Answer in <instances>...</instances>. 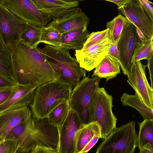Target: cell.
Returning <instances> with one entry per match:
<instances>
[{"mask_svg":"<svg viewBox=\"0 0 153 153\" xmlns=\"http://www.w3.org/2000/svg\"><path fill=\"white\" fill-rule=\"evenodd\" d=\"M11 57V72L16 84L37 87L59 79L37 47H31L21 40Z\"/></svg>","mask_w":153,"mask_h":153,"instance_id":"cell-1","label":"cell"},{"mask_svg":"<svg viewBox=\"0 0 153 153\" xmlns=\"http://www.w3.org/2000/svg\"><path fill=\"white\" fill-rule=\"evenodd\" d=\"M25 122V130L17 141L16 153H29L38 146L56 148L59 140L58 129L50 123L47 117L36 119L30 111Z\"/></svg>","mask_w":153,"mask_h":153,"instance_id":"cell-2","label":"cell"},{"mask_svg":"<svg viewBox=\"0 0 153 153\" xmlns=\"http://www.w3.org/2000/svg\"><path fill=\"white\" fill-rule=\"evenodd\" d=\"M73 87L54 80L37 87L30 105L32 116L36 119L47 117L59 104L69 101Z\"/></svg>","mask_w":153,"mask_h":153,"instance_id":"cell-3","label":"cell"},{"mask_svg":"<svg viewBox=\"0 0 153 153\" xmlns=\"http://www.w3.org/2000/svg\"><path fill=\"white\" fill-rule=\"evenodd\" d=\"M39 49L59 77V82L73 87L86 77V71L80 67L69 50L47 45Z\"/></svg>","mask_w":153,"mask_h":153,"instance_id":"cell-4","label":"cell"},{"mask_svg":"<svg viewBox=\"0 0 153 153\" xmlns=\"http://www.w3.org/2000/svg\"><path fill=\"white\" fill-rule=\"evenodd\" d=\"M112 96L104 88L99 87L88 107L91 122L96 121L99 125L103 140L116 127L117 119L112 112Z\"/></svg>","mask_w":153,"mask_h":153,"instance_id":"cell-5","label":"cell"},{"mask_svg":"<svg viewBox=\"0 0 153 153\" xmlns=\"http://www.w3.org/2000/svg\"><path fill=\"white\" fill-rule=\"evenodd\" d=\"M137 134L135 122L114 128L98 147L96 153H134Z\"/></svg>","mask_w":153,"mask_h":153,"instance_id":"cell-6","label":"cell"},{"mask_svg":"<svg viewBox=\"0 0 153 153\" xmlns=\"http://www.w3.org/2000/svg\"><path fill=\"white\" fill-rule=\"evenodd\" d=\"M100 79L86 76L74 86L69 101L70 108L76 112L84 125L91 122L88 108L99 88Z\"/></svg>","mask_w":153,"mask_h":153,"instance_id":"cell-7","label":"cell"},{"mask_svg":"<svg viewBox=\"0 0 153 153\" xmlns=\"http://www.w3.org/2000/svg\"><path fill=\"white\" fill-rule=\"evenodd\" d=\"M27 25V23L13 15L3 4L0 6V38L10 56Z\"/></svg>","mask_w":153,"mask_h":153,"instance_id":"cell-8","label":"cell"},{"mask_svg":"<svg viewBox=\"0 0 153 153\" xmlns=\"http://www.w3.org/2000/svg\"><path fill=\"white\" fill-rule=\"evenodd\" d=\"M141 41L136 26L126 18L117 47L120 67L126 76L130 73L132 67L131 59L134 51Z\"/></svg>","mask_w":153,"mask_h":153,"instance_id":"cell-9","label":"cell"},{"mask_svg":"<svg viewBox=\"0 0 153 153\" xmlns=\"http://www.w3.org/2000/svg\"><path fill=\"white\" fill-rule=\"evenodd\" d=\"M84 125L77 113L70 109L63 124L57 127L59 135L56 148L57 153H75L77 134Z\"/></svg>","mask_w":153,"mask_h":153,"instance_id":"cell-10","label":"cell"},{"mask_svg":"<svg viewBox=\"0 0 153 153\" xmlns=\"http://www.w3.org/2000/svg\"><path fill=\"white\" fill-rule=\"evenodd\" d=\"M4 6L19 19L40 27H46L49 22L32 0H4Z\"/></svg>","mask_w":153,"mask_h":153,"instance_id":"cell-11","label":"cell"},{"mask_svg":"<svg viewBox=\"0 0 153 153\" xmlns=\"http://www.w3.org/2000/svg\"><path fill=\"white\" fill-rule=\"evenodd\" d=\"M118 9L140 30L147 40H153V20L149 17L139 0H130Z\"/></svg>","mask_w":153,"mask_h":153,"instance_id":"cell-12","label":"cell"},{"mask_svg":"<svg viewBox=\"0 0 153 153\" xmlns=\"http://www.w3.org/2000/svg\"><path fill=\"white\" fill-rule=\"evenodd\" d=\"M111 43L106 38L85 50H76L75 56L80 67L91 71L108 54Z\"/></svg>","mask_w":153,"mask_h":153,"instance_id":"cell-13","label":"cell"},{"mask_svg":"<svg viewBox=\"0 0 153 153\" xmlns=\"http://www.w3.org/2000/svg\"><path fill=\"white\" fill-rule=\"evenodd\" d=\"M146 67L140 61L135 62L130 73L127 76V81L145 104L153 109V89L148 83L145 74Z\"/></svg>","mask_w":153,"mask_h":153,"instance_id":"cell-14","label":"cell"},{"mask_svg":"<svg viewBox=\"0 0 153 153\" xmlns=\"http://www.w3.org/2000/svg\"><path fill=\"white\" fill-rule=\"evenodd\" d=\"M49 21L63 17L79 7L77 0H32Z\"/></svg>","mask_w":153,"mask_h":153,"instance_id":"cell-15","label":"cell"},{"mask_svg":"<svg viewBox=\"0 0 153 153\" xmlns=\"http://www.w3.org/2000/svg\"><path fill=\"white\" fill-rule=\"evenodd\" d=\"M37 86L32 84H16L7 100L0 105V114L6 111L28 107L33 102Z\"/></svg>","mask_w":153,"mask_h":153,"instance_id":"cell-16","label":"cell"},{"mask_svg":"<svg viewBox=\"0 0 153 153\" xmlns=\"http://www.w3.org/2000/svg\"><path fill=\"white\" fill-rule=\"evenodd\" d=\"M90 19L80 7L63 17L53 20L47 27H53L62 34L75 30L87 28Z\"/></svg>","mask_w":153,"mask_h":153,"instance_id":"cell-17","label":"cell"},{"mask_svg":"<svg viewBox=\"0 0 153 153\" xmlns=\"http://www.w3.org/2000/svg\"><path fill=\"white\" fill-rule=\"evenodd\" d=\"M30 111L28 106L8 110L0 114V143L14 128L25 120Z\"/></svg>","mask_w":153,"mask_h":153,"instance_id":"cell-18","label":"cell"},{"mask_svg":"<svg viewBox=\"0 0 153 153\" xmlns=\"http://www.w3.org/2000/svg\"><path fill=\"white\" fill-rule=\"evenodd\" d=\"M90 34L87 28L77 29L62 33L60 47L68 50H81Z\"/></svg>","mask_w":153,"mask_h":153,"instance_id":"cell-19","label":"cell"},{"mask_svg":"<svg viewBox=\"0 0 153 153\" xmlns=\"http://www.w3.org/2000/svg\"><path fill=\"white\" fill-rule=\"evenodd\" d=\"M120 67L119 61L108 54L95 68L91 77L105 78L107 82L120 74Z\"/></svg>","mask_w":153,"mask_h":153,"instance_id":"cell-20","label":"cell"},{"mask_svg":"<svg viewBox=\"0 0 153 153\" xmlns=\"http://www.w3.org/2000/svg\"><path fill=\"white\" fill-rule=\"evenodd\" d=\"M101 133L100 126L96 121L84 125L77 134L75 153H79L94 136L101 135Z\"/></svg>","mask_w":153,"mask_h":153,"instance_id":"cell-21","label":"cell"},{"mask_svg":"<svg viewBox=\"0 0 153 153\" xmlns=\"http://www.w3.org/2000/svg\"><path fill=\"white\" fill-rule=\"evenodd\" d=\"M120 100L123 105L129 106L137 110L144 120L153 119V109L147 106L137 93L134 95L124 93L120 98Z\"/></svg>","mask_w":153,"mask_h":153,"instance_id":"cell-22","label":"cell"},{"mask_svg":"<svg viewBox=\"0 0 153 153\" xmlns=\"http://www.w3.org/2000/svg\"><path fill=\"white\" fill-rule=\"evenodd\" d=\"M138 124L140 128L137 138V147L140 149L148 143L153 147V119L145 120Z\"/></svg>","mask_w":153,"mask_h":153,"instance_id":"cell-23","label":"cell"},{"mask_svg":"<svg viewBox=\"0 0 153 153\" xmlns=\"http://www.w3.org/2000/svg\"><path fill=\"white\" fill-rule=\"evenodd\" d=\"M70 109L69 101L63 102L56 107L48 117L50 123L58 127L63 124Z\"/></svg>","mask_w":153,"mask_h":153,"instance_id":"cell-24","label":"cell"},{"mask_svg":"<svg viewBox=\"0 0 153 153\" xmlns=\"http://www.w3.org/2000/svg\"><path fill=\"white\" fill-rule=\"evenodd\" d=\"M126 18L121 14L106 23V29L109 30V39L111 43L116 44L123 30Z\"/></svg>","mask_w":153,"mask_h":153,"instance_id":"cell-25","label":"cell"},{"mask_svg":"<svg viewBox=\"0 0 153 153\" xmlns=\"http://www.w3.org/2000/svg\"><path fill=\"white\" fill-rule=\"evenodd\" d=\"M43 27L27 23V26L22 35L21 40L31 47H37L41 43Z\"/></svg>","mask_w":153,"mask_h":153,"instance_id":"cell-26","label":"cell"},{"mask_svg":"<svg viewBox=\"0 0 153 153\" xmlns=\"http://www.w3.org/2000/svg\"><path fill=\"white\" fill-rule=\"evenodd\" d=\"M153 40L141 41L134 49L131 59L133 66L134 63L143 59L148 60L153 54Z\"/></svg>","mask_w":153,"mask_h":153,"instance_id":"cell-27","label":"cell"},{"mask_svg":"<svg viewBox=\"0 0 153 153\" xmlns=\"http://www.w3.org/2000/svg\"><path fill=\"white\" fill-rule=\"evenodd\" d=\"M0 73L15 82L11 72V56L0 38Z\"/></svg>","mask_w":153,"mask_h":153,"instance_id":"cell-28","label":"cell"},{"mask_svg":"<svg viewBox=\"0 0 153 153\" xmlns=\"http://www.w3.org/2000/svg\"><path fill=\"white\" fill-rule=\"evenodd\" d=\"M62 34L51 27H43L40 42L56 47H60Z\"/></svg>","mask_w":153,"mask_h":153,"instance_id":"cell-29","label":"cell"},{"mask_svg":"<svg viewBox=\"0 0 153 153\" xmlns=\"http://www.w3.org/2000/svg\"><path fill=\"white\" fill-rule=\"evenodd\" d=\"M109 30L108 29L90 33L82 50H85L105 39L109 38Z\"/></svg>","mask_w":153,"mask_h":153,"instance_id":"cell-30","label":"cell"},{"mask_svg":"<svg viewBox=\"0 0 153 153\" xmlns=\"http://www.w3.org/2000/svg\"><path fill=\"white\" fill-rule=\"evenodd\" d=\"M25 120L14 128L6 136L4 140H10L17 141L25 130L26 126Z\"/></svg>","mask_w":153,"mask_h":153,"instance_id":"cell-31","label":"cell"},{"mask_svg":"<svg viewBox=\"0 0 153 153\" xmlns=\"http://www.w3.org/2000/svg\"><path fill=\"white\" fill-rule=\"evenodd\" d=\"M17 148L16 141L4 140L0 143V153H16Z\"/></svg>","mask_w":153,"mask_h":153,"instance_id":"cell-32","label":"cell"},{"mask_svg":"<svg viewBox=\"0 0 153 153\" xmlns=\"http://www.w3.org/2000/svg\"><path fill=\"white\" fill-rule=\"evenodd\" d=\"M29 153H57L56 149L47 146H38L36 147Z\"/></svg>","mask_w":153,"mask_h":153,"instance_id":"cell-33","label":"cell"},{"mask_svg":"<svg viewBox=\"0 0 153 153\" xmlns=\"http://www.w3.org/2000/svg\"><path fill=\"white\" fill-rule=\"evenodd\" d=\"M16 84L0 73V89L12 87Z\"/></svg>","mask_w":153,"mask_h":153,"instance_id":"cell-34","label":"cell"},{"mask_svg":"<svg viewBox=\"0 0 153 153\" xmlns=\"http://www.w3.org/2000/svg\"><path fill=\"white\" fill-rule=\"evenodd\" d=\"M150 18L153 20V7L151 4L153 3L147 0H139Z\"/></svg>","mask_w":153,"mask_h":153,"instance_id":"cell-35","label":"cell"},{"mask_svg":"<svg viewBox=\"0 0 153 153\" xmlns=\"http://www.w3.org/2000/svg\"><path fill=\"white\" fill-rule=\"evenodd\" d=\"M101 135H96L86 145L79 153H87L97 143L98 140L101 138Z\"/></svg>","mask_w":153,"mask_h":153,"instance_id":"cell-36","label":"cell"},{"mask_svg":"<svg viewBox=\"0 0 153 153\" xmlns=\"http://www.w3.org/2000/svg\"><path fill=\"white\" fill-rule=\"evenodd\" d=\"M12 87L0 89V105L3 104L10 95Z\"/></svg>","mask_w":153,"mask_h":153,"instance_id":"cell-37","label":"cell"},{"mask_svg":"<svg viewBox=\"0 0 153 153\" xmlns=\"http://www.w3.org/2000/svg\"><path fill=\"white\" fill-rule=\"evenodd\" d=\"M148 67L149 72L150 79L151 83V88L153 89V54L147 60Z\"/></svg>","mask_w":153,"mask_h":153,"instance_id":"cell-38","label":"cell"},{"mask_svg":"<svg viewBox=\"0 0 153 153\" xmlns=\"http://www.w3.org/2000/svg\"><path fill=\"white\" fill-rule=\"evenodd\" d=\"M108 54L116 59L119 62V56L117 44H114L111 43Z\"/></svg>","mask_w":153,"mask_h":153,"instance_id":"cell-39","label":"cell"},{"mask_svg":"<svg viewBox=\"0 0 153 153\" xmlns=\"http://www.w3.org/2000/svg\"><path fill=\"white\" fill-rule=\"evenodd\" d=\"M139 150V153H153V147L149 143L144 145Z\"/></svg>","mask_w":153,"mask_h":153,"instance_id":"cell-40","label":"cell"},{"mask_svg":"<svg viewBox=\"0 0 153 153\" xmlns=\"http://www.w3.org/2000/svg\"><path fill=\"white\" fill-rule=\"evenodd\" d=\"M130 0H107L106 1H109L113 3L117 6L118 9L124 6L126 3L128 2Z\"/></svg>","mask_w":153,"mask_h":153,"instance_id":"cell-41","label":"cell"},{"mask_svg":"<svg viewBox=\"0 0 153 153\" xmlns=\"http://www.w3.org/2000/svg\"><path fill=\"white\" fill-rule=\"evenodd\" d=\"M136 28L137 34L141 41L142 42H144L147 40L143 33L137 27H136Z\"/></svg>","mask_w":153,"mask_h":153,"instance_id":"cell-42","label":"cell"},{"mask_svg":"<svg viewBox=\"0 0 153 153\" xmlns=\"http://www.w3.org/2000/svg\"><path fill=\"white\" fill-rule=\"evenodd\" d=\"M4 1V0H0V6L3 4Z\"/></svg>","mask_w":153,"mask_h":153,"instance_id":"cell-43","label":"cell"}]
</instances>
